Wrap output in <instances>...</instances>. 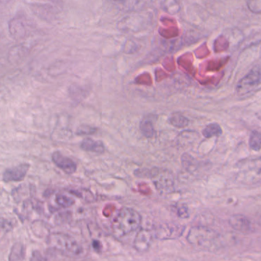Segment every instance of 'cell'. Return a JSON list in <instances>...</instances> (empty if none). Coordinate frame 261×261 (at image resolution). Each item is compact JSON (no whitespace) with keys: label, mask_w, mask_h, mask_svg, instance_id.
<instances>
[{"label":"cell","mask_w":261,"mask_h":261,"mask_svg":"<svg viewBox=\"0 0 261 261\" xmlns=\"http://www.w3.org/2000/svg\"><path fill=\"white\" fill-rule=\"evenodd\" d=\"M26 249L20 243H17L13 246L10 253V260H22L25 259Z\"/></svg>","instance_id":"obj_20"},{"label":"cell","mask_w":261,"mask_h":261,"mask_svg":"<svg viewBox=\"0 0 261 261\" xmlns=\"http://www.w3.org/2000/svg\"><path fill=\"white\" fill-rule=\"evenodd\" d=\"M181 160H182V166H183L184 168L186 169L187 171L190 172V173H193L198 168V162L189 154H184L181 158Z\"/></svg>","instance_id":"obj_18"},{"label":"cell","mask_w":261,"mask_h":261,"mask_svg":"<svg viewBox=\"0 0 261 261\" xmlns=\"http://www.w3.org/2000/svg\"><path fill=\"white\" fill-rule=\"evenodd\" d=\"M229 225L235 231L241 233H249L251 229V223L245 216L237 214L231 216L229 219Z\"/></svg>","instance_id":"obj_14"},{"label":"cell","mask_w":261,"mask_h":261,"mask_svg":"<svg viewBox=\"0 0 261 261\" xmlns=\"http://www.w3.org/2000/svg\"><path fill=\"white\" fill-rule=\"evenodd\" d=\"M53 161L56 166L65 172L66 174L72 175L76 172V163L69 157L62 155L59 151H56L53 154Z\"/></svg>","instance_id":"obj_13"},{"label":"cell","mask_w":261,"mask_h":261,"mask_svg":"<svg viewBox=\"0 0 261 261\" xmlns=\"http://www.w3.org/2000/svg\"><path fill=\"white\" fill-rule=\"evenodd\" d=\"M141 223L142 217L137 211L130 207H124L113 222V233L117 238L124 237L139 229Z\"/></svg>","instance_id":"obj_1"},{"label":"cell","mask_w":261,"mask_h":261,"mask_svg":"<svg viewBox=\"0 0 261 261\" xmlns=\"http://www.w3.org/2000/svg\"><path fill=\"white\" fill-rule=\"evenodd\" d=\"M56 203L61 207H68L73 205L75 204V200L70 198V197L66 196V195H59L56 197Z\"/></svg>","instance_id":"obj_23"},{"label":"cell","mask_w":261,"mask_h":261,"mask_svg":"<svg viewBox=\"0 0 261 261\" xmlns=\"http://www.w3.org/2000/svg\"><path fill=\"white\" fill-rule=\"evenodd\" d=\"M29 168H30V165L28 163H22L12 168L7 169L4 172L3 179L6 182H20L25 179Z\"/></svg>","instance_id":"obj_11"},{"label":"cell","mask_w":261,"mask_h":261,"mask_svg":"<svg viewBox=\"0 0 261 261\" xmlns=\"http://www.w3.org/2000/svg\"><path fill=\"white\" fill-rule=\"evenodd\" d=\"M140 130L146 137H152L155 134V129H154L152 119L149 117L143 119L140 124Z\"/></svg>","instance_id":"obj_17"},{"label":"cell","mask_w":261,"mask_h":261,"mask_svg":"<svg viewBox=\"0 0 261 261\" xmlns=\"http://www.w3.org/2000/svg\"><path fill=\"white\" fill-rule=\"evenodd\" d=\"M48 244L65 256L80 257L84 254V247L73 237L64 234H54L49 237Z\"/></svg>","instance_id":"obj_3"},{"label":"cell","mask_w":261,"mask_h":261,"mask_svg":"<svg viewBox=\"0 0 261 261\" xmlns=\"http://www.w3.org/2000/svg\"><path fill=\"white\" fill-rule=\"evenodd\" d=\"M119 11L123 13H138L144 10L147 0H107Z\"/></svg>","instance_id":"obj_9"},{"label":"cell","mask_w":261,"mask_h":261,"mask_svg":"<svg viewBox=\"0 0 261 261\" xmlns=\"http://www.w3.org/2000/svg\"><path fill=\"white\" fill-rule=\"evenodd\" d=\"M81 148L87 152H95V153H103L105 148L101 141H95L90 138H86L81 142Z\"/></svg>","instance_id":"obj_15"},{"label":"cell","mask_w":261,"mask_h":261,"mask_svg":"<svg viewBox=\"0 0 261 261\" xmlns=\"http://www.w3.org/2000/svg\"><path fill=\"white\" fill-rule=\"evenodd\" d=\"M30 10L37 17L42 20L47 21V22L56 19V15L59 13L57 9L53 7L49 3L48 4L34 3V4H30Z\"/></svg>","instance_id":"obj_10"},{"label":"cell","mask_w":261,"mask_h":261,"mask_svg":"<svg viewBox=\"0 0 261 261\" xmlns=\"http://www.w3.org/2000/svg\"><path fill=\"white\" fill-rule=\"evenodd\" d=\"M219 234L207 227H192L187 235V241L198 250H212L219 243Z\"/></svg>","instance_id":"obj_2"},{"label":"cell","mask_w":261,"mask_h":261,"mask_svg":"<svg viewBox=\"0 0 261 261\" xmlns=\"http://www.w3.org/2000/svg\"><path fill=\"white\" fill-rule=\"evenodd\" d=\"M152 234L151 231L145 228H140L136 234L133 241V247L136 251L145 253L149 250L152 243Z\"/></svg>","instance_id":"obj_12"},{"label":"cell","mask_w":261,"mask_h":261,"mask_svg":"<svg viewBox=\"0 0 261 261\" xmlns=\"http://www.w3.org/2000/svg\"><path fill=\"white\" fill-rule=\"evenodd\" d=\"M97 129L93 128V127H89V126H81L79 127L77 133L78 135H87V134H93L96 133Z\"/></svg>","instance_id":"obj_25"},{"label":"cell","mask_w":261,"mask_h":261,"mask_svg":"<svg viewBox=\"0 0 261 261\" xmlns=\"http://www.w3.org/2000/svg\"><path fill=\"white\" fill-rule=\"evenodd\" d=\"M222 133V130L220 125L216 123L208 124L202 130V135L204 137L209 139V138L214 137V136H220Z\"/></svg>","instance_id":"obj_19"},{"label":"cell","mask_w":261,"mask_h":261,"mask_svg":"<svg viewBox=\"0 0 261 261\" xmlns=\"http://www.w3.org/2000/svg\"><path fill=\"white\" fill-rule=\"evenodd\" d=\"M260 82V66L257 65L253 67L249 71V73L238 82L236 87V90L238 94L244 96V95L248 94L251 92L259 90Z\"/></svg>","instance_id":"obj_5"},{"label":"cell","mask_w":261,"mask_h":261,"mask_svg":"<svg viewBox=\"0 0 261 261\" xmlns=\"http://www.w3.org/2000/svg\"><path fill=\"white\" fill-rule=\"evenodd\" d=\"M185 228V226L178 223L161 224L155 227L154 235L161 241L177 239L183 234Z\"/></svg>","instance_id":"obj_8"},{"label":"cell","mask_w":261,"mask_h":261,"mask_svg":"<svg viewBox=\"0 0 261 261\" xmlns=\"http://www.w3.org/2000/svg\"><path fill=\"white\" fill-rule=\"evenodd\" d=\"M149 178L160 195H170L174 192L175 176L170 170L166 169H152L149 172Z\"/></svg>","instance_id":"obj_4"},{"label":"cell","mask_w":261,"mask_h":261,"mask_svg":"<svg viewBox=\"0 0 261 261\" xmlns=\"http://www.w3.org/2000/svg\"><path fill=\"white\" fill-rule=\"evenodd\" d=\"M261 136L259 132L254 130L252 132L249 139V146L253 151L259 152L261 147Z\"/></svg>","instance_id":"obj_22"},{"label":"cell","mask_w":261,"mask_h":261,"mask_svg":"<svg viewBox=\"0 0 261 261\" xmlns=\"http://www.w3.org/2000/svg\"><path fill=\"white\" fill-rule=\"evenodd\" d=\"M47 1H48V3H49L50 4H51L53 7H56L59 13H61V12L62 11V10H63V0H47Z\"/></svg>","instance_id":"obj_26"},{"label":"cell","mask_w":261,"mask_h":261,"mask_svg":"<svg viewBox=\"0 0 261 261\" xmlns=\"http://www.w3.org/2000/svg\"><path fill=\"white\" fill-rule=\"evenodd\" d=\"M170 123L178 128H183L188 125V120L182 114L175 113L170 117Z\"/></svg>","instance_id":"obj_21"},{"label":"cell","mask_w":261,"mask_h":261,"mask_svg":"<svg viewBox=\"0 0 261 261\" xmlns=\"http://www.w3.org/2000/svg\"><path fill=\"white\" fill-rule=\"evenodd\" d=\"M138 13H129L118 23L120 30L124 32H138L144 29L147 25V19Z\"/></svg>","instance_id":"obj_7"},{"label":"cell","mask_w":261,"mask_h":261,"mask_svg":"<svg viewBox=\"0 0 261 261\" xmlns=\"http://www.w3.org/2000/svg\"><path fill=\"white\" fill-rule=\"evenodd\" d=\"M176 210H177L178 216L181 219H186L189 217L188 208L185 204H179L176 207Z\"/></svg>","instance_id":"obj_24"},{"label":"cell","mask_w":261,"mask_h":261,"mask_svg":"<svg viewBox=\"0 0 261 261\" xmlns=\"http://www.w3.org/2000/svg\"><path fill=\"white\" fill-rule=\"evenodd\" d=\"M10 0H0V4H7L10 2Z\"/></svg>","instance_id":"obj_27"},{"label":"cell","mask_w":261,"mask_h":261,"mask_svg":"<svg viewBox=\"0 0 261 261\" xmlns=\"http://www.w3.org/2000/svg\"><path fill=\"white\" fill-rule=\"evenodd\" d=\"M32 29V22L26 15L19 13L9 22V30L14 39L22 40L29 35Z\"/></svg>","instance_id":"obj_6"},{"label":"cell","mask_w":261,"mask_h":261,"mask_svg":"<svg viewBox=\"0 0 261 261\" xmlns=\"http://www.w3.org/2000/svg\"><path fill=\"white\" fill-rule=\"evenodd\" d=\"M161 7L169 14L176 15L182 9V0H162Z\"/></svg>","instance_id":"obj_16"}]
</instances>
